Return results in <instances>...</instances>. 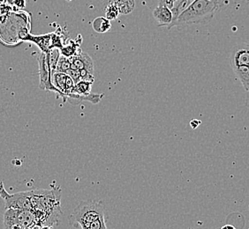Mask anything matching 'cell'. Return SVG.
I'll return each mask as SVG.
<instances>
[{"instance_id": "cell-13", "label": "cell", "mask_w": 249, "mask_h": 229, "mask_svg": "<svg viewBox=\"0 0 249 229\" xmlns=\"http://www.w3.org/2000/svg\"><path fill=\"white\" fill-rule=\"evenodd\" d=\"M92 84H93L92 82L83 81V80L77 82L74 86L75 93L80 96H88L91 94Z\"/></svg>"}, {"instance_id": "cell-1", "label": "cell", "mask_w": 249, "mask_h": 229, "mask_svg": "<svg viewBox=\"0 0 249 229\" xmlns=\"http://www.w3.org/2000/svg\"><path fill=\"white\" fill-rule=\"evenodd\" d=\"M73 228L82 229H106V208L101 202L82 201L69 217Z\"/></svg>"}, {"instance_id": "cell-14", "label": "cell", "mask_w": 249, "mask_h": 229, "mask_svg": "<svg viewBox=\"0 0 249 229\" xmlns=\"http://www.w3.org/2000/svg\"><path fill=\"white\" fill-rule=\"evenodd\" d=\"M47 57H48L49 65L51 67L52 72L54 73L56 71V67H57V64H58V59L61 56L60 53V49H59L54 48L50 49L48 52H46Z\"/></svg>"}, {"instance_id": "cell-11", "label": "cell", "mask_w": 249, "mask_h": 229, "mask_svg": "<svg viewBox=\"0 0 249 229\" xmlns=\"http://www.w3.org/2000/svg\"><path fill=\"white\" fill-rule=\"evenodd\" d=\"M235 74L239 78L245 90L249 91V66H239L232 69Z\"/></svg>"}, {"instance_id": "cell-12", "label": "cell", "mask_w": 249, "mask_h": 229, "mask_svg": "<svg viewBox=\"0 0 249 229\" xmlns=\"http://www.w3.org/2000/svg\"><path fill=\"white\" fill-rule=\"evenodd\" d=\"M118 9L120 11V15H129L134 11L135 7L134 0H113Z\"/></svg>"}, {"instance_id": "cell-25", "label": "cell", "mask_w": 249, "mask_h": 229, "mask_svg": "<svg viewBox=\"0 0 249 229\" xmlns=\"http://www.w3.org/2000/svg\"><path fill=\"white\" fill-rule=\"evenodd\" d=\"M248 2H249V0H248Z\"/></svg>"}, {"instance_id": "cell-20", "label": "cell", "mask_w": 249, "mask_h": 229, "mask_svg": "<svg viewBox=\"0 0 249 229\" xmlns=\"http://www.w3.org/2000/svg\"><path fill=\"white\" fill-rule=\"evenodd\" d=\"M210 1L213 2L218 8L223 7V6H225V5H228V4H229V0H210Z\"/></svg>"}, {"instance_id": "cell-15", "label": "cell", "mask_w": 249, "mask_h": 229, "mask_svg": "<svg viewBox=\"0 0 249 229\" xmlns=\"http://www.w3.org/2000/svg\"><path fill=\"white\" fill-rule=\"evenodd\" d=\"M120 11L118 9L114 1L110 2L106 8V17L110 20L116 19L120 15Z\"/></svg>"}, {"instance_id": "cell-18", "label": "cell", "mask_w": 249, "mask_h": 229, "mask_svg": "<svg viewBox=\"0 0 249 229\" xmlns=\"http://www.w3.org/2000/svg\"><path fill=\"white\" fill-rule=\"evenodd\" d=\"M12 7L17 10H23L26 7L27 0H6Z\"/></svg>"}, {"instance_id": "cell-21", "label": "cell", "mask_w": 249, "mask_h": 229, "mask_svg": "<svg viewBox=\"0 0 249 229\" xmlns=\"http://www.w3.org/2000/svg\"><path fill=\"white\" fill-rule=\"evenodd\" d=\"M200 124H201V121H199V120H193V121L190 122L192 128H194V129L197 128V127L200 125Z\"/></svg>"}, {"instance_id": "cell-16", "label": "cell", "mask_w": 249, "mask_h": 229, "mask_svg": "<svg viewBox=\"0 0 249 229\" xmlns=\"http://www.w3.org/2000/svg\"><path fill=\"white\" fill-rule=\"evenodd\" d=\"M71 65H72V63L70 61V59L68 57L61 55L58 59L55 72H66L71 67Z\"/></svg>"}, {"instance_id": "cell-9", "label": "cell", "mask_w": 249, "mask_h": 229, "mask_svg": "<svg viewBox=\"0 0 249 229\" xmlns=\"http://www.w3.org/2000/svg\"><path fill=\"white\" fill-rule=\"evenodd\" d=\"M80 45H81V42L77 43L76 41L68 40V42L65 43L62 48L60 49V53L63 56L70 58L82 51L80 49Z\"/></svg>"}, {"instance_id": "cell-2", "label": "cell", "mask_w": 249, "mask_h": 229, "mask_svg": "<svg viewBox=\"0 0 249 229\" xmlns=\"http://www.w3.org/2000/svg\"><path fill=\"white\" fill-rule=\"evenodd\" d=\"M219 8L210 0H195L172 22L168 29L174 27L183 29L191 25L208 24L213 19L215 12Z\"/></svg>"}, {"instance_id": "cell-8", "label": "cell", "mask_w": 249, "mask_h": 229, "mask_svg": "<svg viewBox=\"0 0 249 229\" xmlns=\"http://www.w3.org/2000/svg\"><path fill=\"white\" fill-rule=\"evenodd\" d=\"M70 61L74 66L78 68L79 70H87L89 72L94 73V62L91 57H89L87 53H78L75 56L69 58Z\"/></svg>"}, {"instance_id": "cell-17", "label": "cell", "mask_w": 249, "mask_h": 229, "mask_svg": "<svg viewBox=\"0 0 249 229\" xmlns=\"http://www.w3.org/2000/svg\"><path fill=\"white\" fill-rule=\"evenodd\" d=\"M66 73L71 77V79H72L74 83H77V82L82 81V80H81V72H80V70L74 66L73 65H71V67L67 70Z\"/></svg>"}, {"instance_id": "cell-24", "label": "cell", "mask_w": 249, "mask_h": 229, "mask_svg": "<svg viewBox=\"0 0 249 229\" xmlns=\"http://www.w3.org/2000/svg\"><path fill=\"white\" fill-rule=\"evenodd\" d=\"M5 1H6V0H0V4H1V3H4Z\"/></svg>"}, {"instance_id": "cell-23", "label": "cell", "mask_w": 249, "mask_h": 229, "mask_svg": "<svg viewBox=\"0 0 249 229\" xmlns=\"http://www.w3.org/2000/svg\"><path fill=\"white\" fill-rule=\"evenodd\" d=\"M228 228H231V229H234V227H233V226H231V225H225V226H224L222 229H228Z\"/></svg>"}, {"instance_id": "cell-7", "label": "cell", "mask_w": 249, "mask_h": 229, "mask_svg": "<svg viewBox=\"0 0 249 229\" xmlns=\"http://www.w3.org/2000/svg\"><path fill=\"white\" fill-rule=\"evenodd\" d=\"M153 16L155 19L158 21L159 27H169L173 22V13L171 8L166 5H158L153 11Z\"/></svg>"}, {"instance_id": "cell-10", "label": "cell", "mask_w": 249, "mask_h": 229, "mask_svg": "<svg viewBox=\"0 0 249 229\" xmlns=\"http://www.w3.org/2000/svg\"><path fill=\"white\" fill-rule=\"evenodd\" d=\"M92 28L96 31V33H106L111 28L110 20L107 19L106 17H98L94 19V21L92 23Z\"/></svg>"}, {"instance_id": "cell-6", "label": "cell", "mask_w": 249, "mask_h": 229, "mask_svg": "<svg viewBox=\"0 0 249 229\" xmlns=\"http://www.w3.org/2000/svg\"><path fill=\"white\" fill-rule=\"evenodd\" d=\"M23 42H29L34 43L38 47L42 52H48L53 47V33L41 34V35H33L29 33L24 38Z\"/></svg>"}, {"instance_id": "cell-4", "label": "cell", "mask_w": 249, "mask_h": 229, "mask_svg": "<svg viewBox=\"0 0 249 229\" xmlns=\"http://www.w3.org/2000/svg\"><path fill=\"white\" fill-rule=\"evenodd\" d=\"M39 88L42 90L50 91L58 95V91L53 83V72L49 65L48 57L46 52H42L38 57Z\"/></svg>"}, {"instance_id": "cell-26", "label": "cell", "mask_w": 249, "mask_h": 229, "mask_svg": "<svg viewBox=\"0 0 249 229\" xmlns=\"http://www.w3.org/2000/svg\"></svg>"}, {"instance_id": "cell-22", "label": "cell", "mask_w": 249, "mask_h": 229, "mask_svg": "<svg viewBox=\"0 0 249 229\" xmlns=\"http://www.w3.org/2000/svg\"><path fill=\"white\" fill-rule=\"evenodd\" d=\"M246 107L248 108L249 111V92H247V95H246Z\"/></svg>"}, {"instance_id": "cell-3", "label": "cell", "mask_w": 249, "mask_h": 229, "mask_svg": "<svg viewBox=\"0 0 249 229\" xmlns=\"http://www.w3.org/2000/svg\"><path fill=\"white\" fill-rule=\"evenodd\" d=\"M4 228L7 229H39L38 220L32 210L7 208L3 217Z\"/></svg>"}, {"instance_id": "cell-19", "label": "cell", "mask_w": 249, "mask_h": 229, "mask_svg": "<svg viewBox=\"0 0 249 229\" xmlns=\"http://www.w3.org/2000/svg\"><path fill=\"white\" fill-rule=\"evenodd\" d=\"M12 10H13L12 5H9V4H6L5 2L1 3V5H0V14H1V15H9L10 11H12Z\"/></svg>"}, {"instance_id": "cell-5", "label": "cell", "mask_w": 249, "mask_h": 229, "mask_svg": "<svg viewBox=\"0 0 249 229\" xmlns=\"http://www.w3.org/2000/svg\"><path fill=\"white\" fill-rule=\"evenodd\" d=\"M230 64L231 69L239 66H249V43H239L235 46L231 53Z\"/></svg>"}]
</instances>
